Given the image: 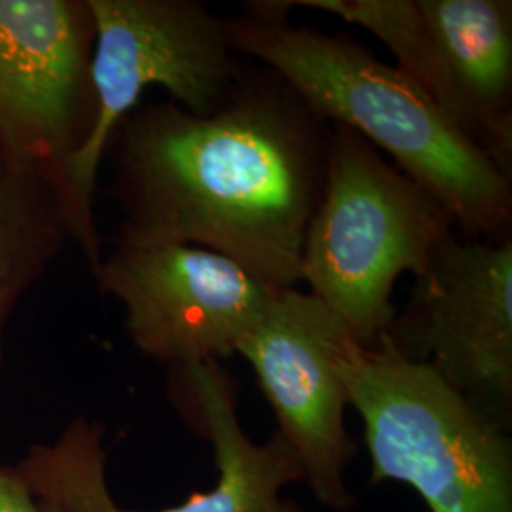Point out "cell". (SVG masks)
<instances>
[{"label": "cell", "instance_id": "obj_1", "mask_svg": "<svg viewBox=\"0 0 512 512\" xmlns=\"http://www.w3.org/2000/svg\"><path fill=\"white\" fill-rule=\"evenodd\" d=\"M334 126L270 69L249 61L219 109L141 103L116 126V245H196L268 287L302 283V247L321 202Z\"/></svg>", "mask_w": 512, "mask_h": 512}, {"label": "cell", "instance_id": "obj_3", "mask_svg": "<svg viewBox=\"0 0 512 512\" xmlns=\"http://www.w3.org/2000/svg\"><path fill=\"white\" fill-rule=\"evenodd\" d=\"M88 8L95 29L93 122L63 167L57 198L69 239L95 272L103 260L95 194L116 126L156 86L181 109L209 114L230 97L249 65L230 42L226 18L202 2L88 0Z\"/></svg>", "mask_w": 512, "mask_h": 512}, {"label": "cell", "instance_id": "obj_13", "mask_svg": "<svg viewBox=\"0 0 512 512\" xmlns=\"http://www.w3.org/2000/svg\"><path fill=\"white\" fill-rule=\"evenodd\" d=\"M0 512H44L16 465H0Z\"/></svg>", "mask_w": 512, "mask_h": 512}, {"label": "cell", "instance_id": "obj_10", "mask_svg": "<svg viewBox=\"0 0 512 512\" xmlns=\"http://www.w3.org/2000/svg\"><path fill=\"white\" fill-rule=\"evenodd\" d=\"M126 311L131 344L167 368L222 363L274 296L238 262L179 245H116L93 272Z\"/></svg>", "mask_w": 512, "mask_h": 512}, {"label": "cell", "instance_id": "obj_6", "mask_svg": "<svg viewBox=\"0 0 512 512\" xmlns=\"http://www.w3.org/2000/svg\"><path fill=\"white\" fill-rule=\"evenodd\" d=\"M169 399L184 423L213 446V490L158 511L124 509L107 482L105 427L76 418L52 440L33 444L16 469L40 503L63 512H306L281 492L304 480L300 461L277 431L264 444L239 423L238 384L222 363L169 368Z\"/></svg>", "mask_w": 512, "mask_h": 512}, {"label": "cell", "instance_id": "obj_8", "mask_svg": "<svg viewBox=\"0 0 512 512\" xmlns=\"http://www.w3.org/2000/svg\"><path fill=\"white\" fill-rule=\"evenodd\" d=\"M382 340L511 431L512 238L452 230Z\"/></svg>", "mask_w": 512, "mask_h": 512}, {"label": "cell", "instance_id": "obj_14", "mask_svg": "<svg viewBox=\"0 0 512 512\" xmlns=\"http://www.w3.org/2000/svg\"><path fill=\"white\" fill-rule=\"evenodd\" d=\"M42 511L44 512H63L61 509H57L54 505H48V503H42Z\"/></svg>", "mask_w": 512, "mask_h": 512}, {"label": "cell", "instance_id": "obj_12", "mask_svg": "<svg viewBox=\"0 0 512 512\" xmlns=\"http://www.w3.org/2000/svg\"><path fill=\"white\" fill-rule=\"evenodd\" d=\"M65 239L69 230L54 188L16 173L0 158V361L12 311Z\"/></svg>", "mask_w": 512, "mask_h": 512}, {"label": "cell", "instance_id": "obj_5", "mask_svg": "<svg viewBox=\"0 0 512 512\" xmlns=\"http://www.w3.org/2000/svg\"><path fill=\"white\" fill-rule=\"evenodd\" d=\"M338 370L365 427L372 484H408L431 512H512L511 431L384 340H349Z\"/></svg>", "mask_w": 512, "mask_h": 512}, {"label": "cell", "instance_id": "obj_7", "mask_svg": "<svg viewBox=\"0 0 512 512\" xmlns=\"http://www.w3.org/2000/svg\"><path fill=\"white\" fill-rule=\"evenodd\" d=\"M293 2L382 40L395 67L511 177V0Z\"/></svg>", "mask_w": 512, "mask_h": 512}, {"label": "cell", "instance_id": "obj_9", "mask_svg": "<svg viewBox=\"0 0 512 512\" xmlns=\"http://www.w3.org/2000/svg\"><path fill=\"white\" fill-rule=\"evenodd\" d=\"M93 42L88 0H0V158L55 194L92 128Z\"/></svg>", "mask_w": 512, "mask_h": 512}, {"label": "cell", "instance_id": "obj_11", "mask_svg": "<svg viewBox=\"0 0 512 512\" xmlns=\"http://www.w3.org/2000/svg\"><path fill=\"white\" fill-rule=\"evenodd\" d=\"M349 340L344 323L317 296L293 287L275 291L236 351L253 368L304 482L336 512L355 505L346 471L357 444L346 429L348 391L338 370Z\"/></svg>", "mask_w": 512, "mask_h": 512}, {"label": "cell", "instance_id": "obj_2", "mask_svg": "<svg viewBox=\"0 0 512 512\" xmlns=\"http://www.w3.org/2000/svg\"><path fill=\"white\" fill-rule=\"evenodd\" d=\"M293 0H249L226 18L234 50L287 82L332 126L353 129L437 198L459 232L509 239L511 177L397 67L344 33L291 21Z\"/></svg>", "mask_w": 512, "mask_h": 512}, {"label": "cell", "instance_id": "obj_4", "mask_svg": "<svg viewBox=\"0 0 512 512\" xmlns=\"http://www.w3.org/2000/svg\"><path fill=\"white\" fill-rule=\"evenodd\" d=\"M454 217L353 129L334 126L327 181L302 247V281L361 348H376L397 308L393 287L423 272Z\"/></svg>", "mask_w": 512, "mask_h": 512}]
</instances>
